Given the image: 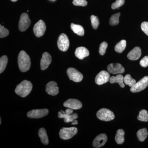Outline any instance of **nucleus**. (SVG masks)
Here are the masks:
<instances>
[{
	"label": "nucleus",
	"mask_w": 148,
	"mask_h": 148,
	"mask_svg": "<svg viewBox=\"0 0 148 148\" xmlns=\"http://www.w3.org/2000/svg\"><path fill=\"white\" fill-rule=\"evenodd\" d=\"M18 64L19 70L22 72L29 71L31 67V62L30 57L24 51H21L18 54Z\"/></svg>",
	"instance_id": "1"
},
{
	"label": "nucleus",
	"mask_w": 148,
	"mask_h": 148,
	"mask_svg": "<svg viewBox=\"0 0 148 148\" xmlns=\"http://www.w3.org/2000/svg\"><path fill=\"white\" fill-rule=\"evenodd\" d=\"M46 91L48 94L51 95H56L59 92V88L57 84L54 81L50 82L46 86Z\"/></svg>",
	"instance_id": "15"
},
{
	"label": "nucleus",
	"mask_w": 148,
	"mask_h": 148,
	"mask_svg": "<svg viewBox=\"0 0 148 148\" xmlns=\"http://www.w3.org/2000/svg\"><path fill=\"white\" fill-rule=\"evenodd\" d=\"M31 21L29 15L27 13H22L20 16L18 23V29L19 31L24 32L26 31L31 24Z\"/></svg>",
	"instance_id": "8"
},
{
	"label": "nucleus",
	"mask_w": 148,
	"mask_h": 148,
	"mask_svg": "<svg viewBox=\"0 0 148 148\" xmlns=\"http://www.w3.org/2000/svg\"><path fill=\"white\" fill-rule=\"evenodd\" d=\"M78 118L77 114L74 113L65 116L64 118V122L66 123L69 122H72Z\"/></svg>",
	"instance_id": "30"
},
{
	"label": "nucleus",
	"mask_w": 148,
	"mask_h": 148,
	"mask_svg": "<svg viewBox=\"0 0 148 148\" xmlns=\"http://www.w3.org/2000/svg\"><path fill=\"white\" fill-rule=\"evenodd\" d=\"M75 55L79 59L82 60L89 55L88 49L84 47L77 48L75 53Z\"/></svg>",
	"instance_id": "18"
},
{
	"label": "nucleus",
	"mask_w": 148,
	"mask_h": 148,
	"mask_svg": "<svg viewBox=\"0 0 148 148\" xmlns=\"http://www.w3.org/2000/svg\"><path fill=\"white\" fill-rule=\"evenodd\" d=\"M148 86V76L144 77L138 82L136 83L130 88V90L132 92H140L145 89Z\"/></svg>",
	"instance_id": "5"
},
{
	"label": "nucleus",
	"mask_w": 148,
	"mask_h": 148,
	"mask_svg": "<svg viewBox=\"0 0 148 148\" xmlns=\"http://www.w3.org/2000/svg\"><path fill=\"white\" fill-rule=\"evenodd\" d=\"M96 115L98 119L105 121H110L115 118L114 113L109 109L106 108L100 109L97 112Z\"/></svg>",
	"instance_id": "4"
},
{
	"label": "nucleus",
	"mask_w": 148,
	"mask_h": 148,
	"mask_svg": "<svg viewBox=\"0 0 148 148\" xmlns=\"http://www.w3.org/2000/svg\"><path fill=\"white\" fill-rule=\"evenodd\" d=\"M121 13L119 12L113 14L110 19V24L111 26H115L119 23V18Z\"/></svg>",
	"instance_id": "26"
},
{
	"label": "nucleus",
	"mask_w": 148,
	"mask_h": 148,
	"mask_svg": "<svg viewBox=\"0 0 148 148\" xmlns=\"http://www.w3.org/2000/svg\"><path fill=\"white\" fill-rule=\"evenodd\" d=\"M125 0H116L115 2L113 3L112 5V8L115 10L120 7L124 4Z\"/></svg>",
	"instance_id": "33"
},
{
	"label": "nucleus",
	"mask_w": 148,
	"mask_h": 148,
	"mask_svg": "<svg viewBox=\"0 0 148 148\" xmlns=\"http://www.w3.org/2000/svg\"><path fill=\"white\" fill-rule=\"evenodd\" d=\"M48 113V110L46 109L33 110L28 112L27 116L32 119L41 118L47 115Z\"/></svg>",
	"instance_id": "9"
},
{
	"label": "nucleus",
	"mask_w": 148,
	"mask_h": 148,
	"mask_svg": "<svg viewBox=\"0 0 148 148\" xmlns=\"http://www.w3.org/2000/svg\"><path fill=\"white\" fill-rule=\"evenodd\" d=\"M107 69L109 73L113 74H122L125 72L124 67L119 63L109 64L107 67Z\"/></svg>",
	"instance_id": "12"
},
{
	"label": "nucleus",
	"mask_w": 148,
	"mask_h": 148,
	"mask_svg": "<svg viewBox=\"0 0 148 148\" xmlns=\"http://www.w3.org/2000/svg\"><path fill=\"white\" fill-rule=\"evenodd\" d=\"M64 106L66 108L73 110H79L82 108V104L81 102L77 99H70L64 103Z\"/></svg>",
	"instance_id": "14"
},
{
	"label": "nucleus",
	"mask_w": 148,
	"mask_h": 148,
	"mask_svg": "<svg viewBox=\"0 0 148 148\" xmlns=\"http://www.w3.org/2000/svg\"><path fill=\"white\" fill-rule=\"evenodd\" d=\"M137 118L138 120L141 121H148V112L147 111L145 110H143L140 111Z\"/></svg>",
	"instance_id": "27"
},
{
	"label": "nucleus",
	"mask_w": 148,
	"mask_h": 148,
	"mask_svg": "<svg viewBox=\"0 0 148 148\" xmlns=\"http://www.w3.org/2000/svg\"><path fill=\"white\" fill-rule=\"evenodd\" d=\"M108 47V43L106 42H103L101 43L99 48V52L100 55L103 56L106 53V49Z\"/></svg>",
	"instance_id": "32"
},
{
	"label": "nucleus",
	"mask_w": 148,
	"mask_h": 148,
	"mask_svg": "<svg viewBox=\"0 0 148 148\" xmlns=\"http://www.w3.org/2000/svg\"><path fill=\"white\" fill-rule=\"evenodd\" d=\"M32 88L33 85L32 83L25 80L16 86L15 92L17 95L24 98L31 92Z\"/></svg>",
	"instance_id": "2"
},
{
	"label": "nucleus",
	"mask_w": 148,
	"mask_h": 148,
	"mask_svg": "<svg viewBox=\"0 0 148 148\" xmlns=\"http://www.w3.org/2000/svg\"><path fill=\"white\" fill-rule=\"evenodd\" d=\"M125 132L122 129H119L115 138L116 142L119 145H121L124 142Z\"/></svg>",
	"instance_id": "22"
},
{
	"label": "nucleus",
	"mask_w": 148,
	"mask_h": 148,
	"mask_svg": "<svg viewBox=\"0 0 148 148\" xmlns=\"http://www.w3.org/2000/svg\"><path fill=\"white\" fill-rule=\"evenodd\" d=\"M91 24L93 29H96L98 28L100 22L98 16L92 15L90 16Z\"/></svg>",
	"instance_id": "31"
},
{
	"label": "nucleus",
	"mask_w": 148,
	"mask_h": 148,
	"mask_svg": "<svg viewBox=\"0 0 148 148\" xmlns=\"http://www.w3.org/2000/svg\"><path fill=\"white\" fill-rule=\"evenodd\" d=\"M67 73L70 79L74 82H80L83 78L82 74L74 68H70L68 69Z\"/></svg>",
	"instance_id": "7"
},
{
	"label": "nucleus",
	"mask_w": 148,
	"mask_h": 148,
	"mask_svg": "<svg viewBox=\"0 0 148 148\" xmlns=\"http://www.w3.org/2000/svg\"><path fill=\"white\" fill-rule=\"evenodd\" d=\"M126 46V40H121L116 45L114 48L115 50L118 53H121L125 49Z\"/></svg>",
	"instance_id": "24"
},
{
	"label": "nucleus",
	"mask_w": 148,
	"mask_h": 148,
	"mask_svg": "<svg viewBox=\"0 0 148 148\" xmlns=\"http://www.w3.org/2000/svg\"><path fill=\"white\" fill-rule=\"evenodd\" d=\"M108 140V137L105 134H101L98 135L93 140L92 146L93 147L98 148L103 147Z\"/></svg>",
	"instance_id": "13"
},
{
	"label": "nucleus",
	"mask_w": 148,
	"mask_h": 148,
	"mask_svg": "<svg viewBox=\"0 0 148 148\" xmlns=\"http://www.w3.org/2000/svg\"><path fill=\"white\" fill-rule=\"evenodd\" d=\"M51 62V57L50 54L47 52H44L43 53L42 58L41 59V69L42 71L47 69Z\"/></svg>",
	"instance_id": "16"
},
{
	"label": "nucleus",
	"mask_w": 148,
	"mask_h": 148,
	"mask_svg": "<svg viewBox=\"0 0 148 148\" xmlns=\"http://www.w3.org/2000/svg\"><path fill=\"white\" fill-rule=\"evenodd\" d=\"M57 45L61 51H66L68 50L70 46V42L67 35L62 34L59 36L57 41Z\"/></svg>",
	"instance_id": "6"
},
{
	"label": "nucleus",
	"mask_w": 148,
	"mask_h": 148,
	"mask_svg": "<svg viewBox=\"0 0 148 148\" xmlns=\"http://www.w3.org/2000/svg\"><path fill=\"white\" fill-rule=\"evenodd\" d=\"M46 26L42 20H40L35 24L34 28V32L36 36L39 38L42 36L45 33Z\"/></svg>",
	"instance_id": "10"
},
{
	"label": "nucleus",
	"mask_w": 148,
	"mask_h": 148,
	"mask_svg": "<svg viewBox=\"0 0 148 148\" xmlns=\"http://www.w3.org/2000/svg\"><path fill=\"white\" fill-rule=\"evenodd\" d=\"M9 34V32L7 29L3 26L0 25V38H3L7 36Z\"/></svg>",
	"instance_id": "34"
},
{
	"label": "nucleus",
	"mask_w": 148,
	"mask_h": 148,
	"mask_svg": "<svg viewBox=\"0 0 148 148\" xmlns=\"http://www.w3.org/2000/svg\"><path fill=\"white\" fill-rule=\"evenodd\" d=\"M73 113V109L71 108L67 109L65 112L61 110L60 112H58V117L59 118H64L65 116L69 114H71Z\"/></svg>",
	"instance_id": "29"
},
{
	"label": "nucleus",
	"mask_w": 148,
	"mask_h": 148,
	"mask_svg": "<svg viewBox=\"0 0 148 148\" xmlns=\"http://www.w3.org/2000/svg\"><path fill=\"white\" fill-rule=\"evenodd\" d=\"M141 27L142 31L148 36V22L145 21L143 22L141 24Z\"/></svg>",
	"instance_id": "37"
},
{
	"label": "nucleus",
	"mask_w": 148,
	"mask_h": 148,
	"mask_svg": "<svg viewBox=\"0 0 148 148\" xmlns=\"http://www.w3.org/2000/svg\"><path fill=\"white\" fill-rule=\"evenodd\" d=\"M137 138L140 142H144L148 136V132L147 128H143L139 130L137 133Z\"/></svg>",
	"instance_id": "23"
},
{
	"label": "nucleus",
	"mask_w": 148,
	"mask_h": 148,
	"mask_svg": "<svg viewBox=\"0 0 148 148\" xmlns=\"http://www.w3.org/2000/svg\"><path fill=\"white\" fill-rule=\"evenodd\" d=\"M71 29L72 31L79 36H83L84 34V30L82 26L75 24L73 23L71 24Z\"/></svg>",
	"instance_id": "21"
},
{
	"label": "nucleus",
	"mask_w": 148,
	"mask_h": 148,
	"mask_svg": "<svg viewBox=\"0 0 148 148\" xmlns=\"http://www.w3.org/2000/svg\"><path fill=\"white\" fill-rule=\"evenodd\" d=\"M73 3L75 5L84 7L87 5L88 3L86 0H73Z\"/></svg>",
	"instance_id": "35"
},
{
	"label": "nucleus",
	"mask_w": 148,
	"mask_h": 148,
	"mask_svg": "<svg viewBox=\"0 0 148 148\" xmlns=\"http://www.w3.org/2000/svg\"><path fill=\"white\" fill-rule=\"evenodd\" d=\"M124 82L125 84L127 85L130 87L133 86L136 83V80L132 78L131 75L129 74H127L124 77Z\"/></svg>",
	"instance_id": "28"
},
{
	"label": "nucleus",
	"mask_w": 148,
	"mask_h": 148,
	"mask_svg": "<svg viewBox=\"0 0 148 148\" xmlns=\"http://www.w3.org/2000/svg\"><path fill=\"white\" fill-rule=\"evenodd\" d=\"M140 66L143 68H146L148 66V56L143 57L140 62Z\"/></svg>",
	"instance_id": "36"
},
{
	"label": "nucleus",
	"mask_w": 148,
	"mask_h": 148,
	"mask_svg": "<svg viewBox=\"0 0 148 148\" xmlns=\"http://www.w3.org/2000/svg\"><path fill=\"white\" fill-rule=\"evenodd\" d=\"M11 1H12V2H16V1H17V0H11Z\"/></svg>",
	"instance_id": "39"
},
{
	"label": "nucleus",
	"mask_w": 148,
	"mask_h": 148,
	"mask_svg": "<svg viewBox=\"0 0 148 148\" xmlns=\"http://www.w3.org/2000/svg\"><path fill=\"white\" fill-rule=\"evenodd\" d=\"M110 74L108 72L103 71L97 75L95 78L96 84L101 85L108 82L110 80Z\"/></svg>",
	"instance_id": "11"
},
{
	"label": "nucleus",
	"mask_w": 148,
	"mask_h": 148,
	"mask_svg": "<svg viewBox=\"0 0 148 148\" xmlns=\"http://www.w3.org/2000/svg\"><path fill=\"white\" fill-rule=\"evenodd\" d=\"M8 62V58L6 56H3L0 58V73H2L5 69Z\"/></svg>",
	"instance_id": "25"
},
{
	"label": "nucleus",
	"mask_w": 148,
	"mask_h": 148,
	"mask_svg": "<svg viewBox=\"0 0 148 148\" xmlns=\"http://www.w3.org/2000/svg\"><path fill=\"white\" fill-rule=\"evenodd\" d=\"M38 135L43 144L45 145H48V138L46 131L45 128H40L38 131Z\"/></svg>",
	"instance_id": "20"
},
{
	"label": "nucleus",
	"mask_w": 148,
	"mask_h": 148,
	"mask_svg": "<svg viewBox=\"0 0 148 148\" xmlns=\"http://www.w3.org/2000/svg\"><path fill=\"white\" fill-rule=\"evenodd\" d=\"M77 132L78 130L75 127H63L59 132V136L62 140H68L76 135Z\"/></svg>",
	"instance_id": "3"
},
{
	"label": "nucleus",
	"mask_w": 148,
	"mask_h": 148,
	"mask_svg": "<svg viewBox=\"0 0 148 148\" xmlns=\"http://www.w3.org/2000/svg\"><path fill=\"white\" fill-rule=\"evenodd\" d=\"M141 54L142 51L141 49L138 47H136L128 53L127 57L130 60L135 61L140 58Z\"/></svg>",
	"instance_id": "17"
},
{
	"label": "nucleus",
	"mask_w": 148,
	"mask_h": 148,
	"mask_svg": "<svg viewBox=\"0 0 148 148\" xmlns=\"http://www.w3.org/2000/svg\"><path fill=\"white\" fill-rule=\"evenodd\" d=\"M1 118L0 119V124H1Z\"/></svg>",
	"instance_id": "40"
},
{
	"label": "nucleus",
	"mask_w": 148,
	"mask_h": 148,
	"mask_svg": "<svg viewBox=\"0 0 148 148\" xmlns=\"http://www.w3.org/2000/svg\"><path fill=\"white\" fill-rule=\"evenodd\" d=\"M78 124V121H77L74 120L72 122V125H77Z\"/></svg>",
	"instance_id": "38"
},
{
	"label": "nucleus",
	"mask_w": 148,
	"mask_h": 148,
	"mask_svg": "<svg viewBox=\"0 0 148 148\" xmlns=\"http://www.w3.org/2000/svg\"><path fill=\"white\" fill-rule=\"evenodd\" d=\"M110 83L111 84L115 83H117L119 84L121 88L125 87L124 84V77L122 75L118 74L116 76H112L110 78Z\"/></svg>",
	"instance_id": "19"
}]
</instances>
